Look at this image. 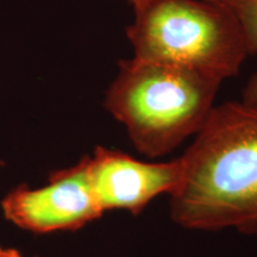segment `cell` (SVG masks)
I'll return each mask as SVG.
<instances>
[{"instance_id":"cell-5","label":"cell","mask_w":257,"mask_h":257,"mask_svg":"<svg viewBox=\"0 0 257 257\" xmlns=\"http://www.w3.org/2000/svg\"><path fill=\"white\" fill-rule=\"evenodd\" d=\"M88 172L101 211L138 214L162 194H172L181 178L180 157L148 162L117 149L96 147L88 155Z\"/></svg>"},{"instance_id":"cell-2","label":"cell","mask_w":257,"mask_h":257,"mask_svg":"<svg viewBox=\"0 0 257 257\" xmlns=\"http://www.w3.org/2000/svg\"><path fill=\"white\" fill-rule=\"evenodd\" d=\"M221 83L186 67L130 57L119 62L104 107L138 153L160 159L200 131Z\"/></svg>"},{"instance_id":"cell-6","label":"cell","mask_w":257,"mask_h":257,"mask_svg":"<svg viewBox=\"0 0 257 257\" xmlns=\"http://www.w3.org/2000/svg\"><path fill=\"white\" fill-rule=\"evenodd\" d=\"M229 6L238 16L253 54H257V0H231ZM240 100L257 107V73L248 80Z\"/></svg>"},{"instance_id":"cell-8","label":"cell","mask_w":257,"mask_h":257,"mask_svg":"<svg viewBox=\"0 0 257 257\" xmlns=\"http://www.w3.org/2000/svg\"><path fill=\"white\" fill-rule=\"evenodd\" d=\"M125 2L128 3V2H130V0H125ZM212 2H217V3H221V4L229 5V3L231 2V0H212Z\"/></svg>"},{"instance_id":"cell-1","label":"cell","mask_w":257,"mask_h":257,"mask_svg":"<svg viewBox=\"0 0 257 257\" xmlns=\"http://www.w3.org/2000/svg\"><path fill=\"white\" fill-rule=\"evenodd\" d=\"M170 217L189 230L234 229L257 238V107L216 105L180 156Z\"/></svg>"},{"instance_id":"cell-7","label":"cell","mask_w":257,"mask_h":257,"mask_svg":"<svg viewBox=\"0 0 257 257\" xmlns=\"http://www.w3.org/2000/svg\"><path fill=\"white\" fill-rule=\"evenodd\" d=\"M0 257H23V255L17 249L0 245Z\"/></svg>"},{"instance_id":"cell-4","label":"cell","mask_w":257,"mask_h":257,"mask_svg":"<svg viewBox=\"0 0 257 257\" xmlns=\"http://www.w3.org/2000/svg\"><path fill=\"white\" fill-rule=\"evenodd\" d=\"M0 206L9 221L36 234L80 230L104 214L93 192L88 155L51 173L42 187L18 186L5 195Z\"/></svg>"},{"instance_id":"cell-3","label":"cell","mask_w":257,"mask_h":257,"mask_svg":"<svg viewBox=\"0 0 257 257\" xmlns=\"http://www.w3.org/2000/svg\"><path fill=\"white\" fill-rule=\"evenodd\" d=\"M134 59L170 63L225 81L253 55L238 16L212 0H130Z\"/></svg>"}]
</instances>
